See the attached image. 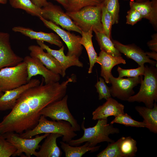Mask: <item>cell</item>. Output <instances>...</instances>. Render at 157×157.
Returning a JSON list of instances; mask_svg holds the SVG:
<instances>
[{"label":"cell","instance_id":"obj_26","mask_svg":"<svg viewBox=\"0 0 157 157\" xmlns=\"http://www.w3.org/2000/svg\"><path fill=\"white\" fill-rule=\"evenodd\" d=\"M94 33L101 50L113 56H121V53L115 47L110 38L108 37L104 33L97 32Z\"/></svg>","mask_w":157,"mask_h":157},{"label":"cell","instance_id":"obj_25","mask_svg":"<svg viewBox=\"0 0 157 157\" xmlns=\"http://www.w3.org/2000/svg\"><path fill=\"white\" fill-rule=\"evenodd\" d=\"M92 30L86 32L82 31V36L80 41V44L85 49L88 56L90 66L88 73L89 74L92 72L93 67L96 63L98 56L92 42Z\"/></svg>","mask_w":157,"mask_h":157},{"label":"cell","instance_id":"obj_37","mask_svg":"<svg viewBox=\"0 0 157 157\" xmlns=\"http://www.w3.org/2000/svg\"><path fill=\"white\" fill-rule=\"evenodd\" d=\"M126 17V24L132 26L143 18L142 16L138 11L132 8H130L128 11Z\"/></svg>","mask_w":157,"mask_h":157},{"label":"cell","instance_id":"obj_17","mask_svg":"<svg viewBox=\"0 0 157 157\" xmlns=\"http://www.w3.org/2000/svg\"><path fill=\"white\" fill-rule=\"evenodd\" d=\"M124 106L111 97L106 100L102 105L98 106L92 113V119H107L109 117H116L124 114Z\"/></svg>","mask_w":157,"mask_h":157},{"label":"cell","instance_id":"obj_2","mask_svg":"<svg viewBox=\"0 0 157 157\" xmlns=\"http://www.w3.org/2000/svg\"><path fill=\"white\" fill-rule=\"evenodd\" d=\"M98 120L94 126L87 128L84 126V120L81 126L84 131L83 136L78 139H72L68 143L71 146H78L84 142H88L90 147H93L101 142H106L109 143L114 142V140L109 138V135L119 133V129L114 127L113 124H108V118Z\"/></svg>","mask_w":157,"mask_h":157},{"label":"cell","instance_id":"obj_35","mask_svg":"<svg viewBox=\"0 0 157 157\" xmlns=\"http://www.w3.org/2000/svg\"><path fill=\"white\" fill-rule=\"evenodd\" d=\"M145 69L144 65L139 66L136 68L131 69H123L118 66L117 69L119 74L118 78H121L124 76L136 77L144 75Z\"/></svg>","mask_w":157,"mask_h":157},{"label":"cell","instance_id":"obj_16","mask_svg":"<svg viewBox=\"0 0 157 157\" xmlns=\"http://www.w3.org/2000/svg\"><path fill=\"white\" fill-rule=\"evenodd\" d=\"M40 83L39 79H31L27 83L17 88L5 91L0 97V110H11L21 95L25 90L38 86Z\"/></svg>","mask_w":157,"mask_h":157},{"label":"cell","instance_id":"obj_28","mask_svg":"<svg viewBox=\"0 0 157 157\" xmlns=\"http://www.w3.org/2000/svg\"><path fill=\"white\" fill-rule=\"evenodd\" d=\"M119 147L122 157H133L138 151L136 141L131 137L118 139Z\"/></svg>","mask_w":157,"mask_h":157},{"label":"cell","instance_id":"obj_22","mask_svg":"<svg viewBox=\"0 0 157 157\" xmlns=\"http://www.w3.org/2000/svg\"><path fill=\"white\" fill-rule=\"evenodd\" d=\"M60 134L50 133L45 139L38 151L35 156L37 157H60L63 154L56 142L58 138L62 137Z\"/></svg>","mask_w":157,"mask_h":157},{"label":"cell","instance_id":"obj_13","mask_svg":"<svg viewBox=\"0 0 157 157\" xmlns=\"http://www.w3.org/2000/svg\"><path fill=\"white\" fill-rule=\"evenodd\" d=\"M24 58L16 54L10 42V35L0 32V70L15 66L23 61Z\"/></svg>","mask_w":157,"mask_h":157},{"label":"cell","instance_id":"obj_15","mask_svg":"<svg viewBox=\"0 0 157 157\" xmlns=\"http://www.w3.org/2000/svg\"><path fill=\"white\" fill-rule=\"evenodd\" d=\"M112 41L115 47L121 53L124 54L127 58L134 60L139 66L148 63L157 67V61L150 59L143 50L135 44L125 45L117 40H113Z\"/></svg>","mask_w":157,"mask_h":157},{"label":"cell","instance_id":"obj_3","mask_svg":"<svg viewBox=\"0 0 157 157\" xmlns=\"http://www.w3.org/2000/svg\"><path fill=\"white\" fill-rule=\"evenodd\" d=\"M75 131L68 122L64 120H49L41 115L37 124L33 129L19 134L20 136L31 138L42 133H57L62 136V141L68 143L77 135Z\"/></svg>","mask_w":157,"mask_h":157},{"label":"cell","instance_id":"obj_5","mask_svg":"<svg viewBox=\"0 0 157 157\" xmlns=\"http://www.w3.org/2000/svg\"><path fill=\"white\" fill-rule=\"evenodd\" d=\"M144 76L139 92L131 96L127 101L143 102L146 107L152 108L154 103L157 101V67L146 65Z\"/></svg>","mask_w":157,"mask_h":157},{"label":"cell","instance_id":"obj_29","mask_svg":"<svg viewBox=\"0 0 157 157\" xmlns=\"http://www.w3.org/2000/svg\"><path fill=\"white\" fill-rule=\"evenodd\" d=\"M104 0H67V11H78L84 7L90 6H97L102 4Z\"/></svg>","mask_w":157,"mask_h":157},{"label":"cell","instance_id":"obj_9","mask_svg":"<svg viewBox=\"0 0 157 157\" xmlns=\"http://www.w3.org/2000/svg\"><path fill=\"white\" fill-rule=\"evenodd\" d=\"M142 76L127 78H115L112 75L110 78L111 86L109 87L111 96L120 100L127 101L135 93L133 88L140 84Z\"/></svg>","mask_w":157,"mask_h":157},{"label":"cell","instance_id":"obj_11","mask_svg":"<svg viewBox=\"0 0 157 157\" xmlns=\"http://www.w3.org/2000/svg\"><path fill=\"white\" fill-rule=\"evenodd\" d=\"M39 18L47 27L56 32L66 44L68 49L67 56L79 57L83 49L82 45L80 43L81 37L66 31L41 16Z\"/></svg>","mask_w":157,"mask_h":157},{"label":"cell","instance_id":"obj_39","mask_svg":"<svg viewBox=\"0 0 157 157\" xmlns=\"http://www.w3.org/2000/svg\"><path fill=\"white\" fill-rule=\"evenodd\" d=\"M38 6L42 8L46 6L48 3L47 0H31Z\"/></svg>","mask_w":157,"mask_h":157},{"label":"cell","instance_id":"obj_40","mask_svg":"<svg viewBox=\"0 0 157 157\" xmlns=\"http://www.w3.org/2000/svg\"><path fill=\"white\" fill-rule=\"evenodd\" d=\"M146 55L150 58H151L157 60V53L156 52L152 51L151 52H145Z\"/></svg>","mask_w":157,"mask_h":157},{"label":"cell","instance_id":"obj_7","mask_svg":"<svg viewBox=\"0 0 157 157\" xmlns=\"http://www.w3.org/2000/svg\"><path fill=\"white\" fill-rule=\"evenodd\" d=\"M68 96L66 94L62 99L55 101L44 108L40 113V115L48 117L53 120L67 121L76 131L81 127L70 112L68 107Z\"/></svg>","mask_w":157,"mask_h":157},{"label":"cell","instance_id":"obj_31","mask_svg":"<svg viewBox=\"0 0 157 157\" xmlns=\"http://www.w3.org/2000/svg\"><path fill=\"white\" fill-rule=\"evenodd\" d=\"M102 4L111 17L113 25L118 23L119 10V0H104Z\"/></svg>","mask_w":157,"mask_h":157},{"label":"cell","instance_id":"obj_20","mask_svg":"<svg viewBox=\"0 0 157 157\" xmlns=\"http://www.w3.org/2000/svg\"><path fill=\"white\" fill-rule=\"evenodd\" d=\"M38 44L43 49L52 56L58 61L66 70L71 66H76L78 67H83V64L80 61L79 57L75 56H68L64 53V47L62 46L59 50H54L50 48L44 42L37 40Z\"/></svg>","mask_w":157,"mask_h":157},{"label":"cell","instance_id":"obj_6","mask_svg":"<svg viewBox=\"0 0 157 157\" xmlns=\"http://www.w3.org/2000/svg\"><path fill=\"white\" fill-rule=\"evenodd\" d=\"M26 65L22 61L13 67L0 70V90L3 92L11 90L27 83Z\"/></svg>","mask_w":157,"mask_h":157},{"label":"cell","instance_id":"obj_38","mask_svg":"<svg viewBox=\"0 0 157 157\" xmlns=\"http://www.w3.org/2000/svg\"><path fill=\"white\" fill-rule=\"evenodd\" d=\"M152 39L147 42L148 46L152 51L157 52V33L151 35Z\"/></svg>","mask_w":157,"mask_h":157},{"label":"cell","instance_id":"obj_18","mask_svg":"<svg viewBox=\"0 0 157 157\" xmlns=\"http://www.w3.org/2000/svg\"><path fill=\"white\" fill-rule=\"evenodd\" d=\"M96 63L101 66V76L103 78L106 83L109 84L113 68L119 64L126 63V60L122 56H113L102 50L97 56Z\"/></svg>","mask_w":157,"mask_h":157},{"label":"cell","instance_id":"obj_33","mask_svg":"<svg viewBox=\"0 0 157 157\" xmlns=\"http://www.w3.org/2000/svg\"><path fill=\"white\" fill-rule=\"evenodd\" d=\"M17 149L8 142L3 134H0V157H9L16 152Z\"/></svg>","mask_w":157,"mask_h":157},{"label":"cell","instance_id":"obj_23","mask_svg":"<svg viewBox=\"0 0 157 157\" xmlns=\"http://www.w3.org/2000/svg\"><path fill=\"white\" fill-rule=\"evenodd\" d=\"M155 102L152 108L146 107L137 106L135 110L143 118V122L146 125V128L150 131L157 133V105Z\"/></svg>","mask_w":157,"mask_h":157},{"label":"cell","instance_id":"obj_4","mask_svg":"<svg viewBox=\"0 0 157 157\" xmlns=\"http://www.w3.org/2000/svg\"><path fill=\"white\" fill-rule=\"evenodd\" d=\"M102 4L88 6L77 11L66 13L81 31L92 30L94 32L104 33L101 22Z\"/></svg>","mask_w":157,"mask_h":157},{"label":"cell","instance_id":"obj_14","mask_svg":"<svg viewBox=\"0 0 157 157\" xmlns=\"http://www.w3.org/2000/svg\"><path fill=\"white\" fill-rule=\"evenodd\" d=\"M28 49L30 56L38 58L49 70L63 77L65 76L66 70L63 66L51 54L44 52L39 46L31 45Z\"/></svg>","mask_w":157,"mask_h":157},{"label":"cell","instance_id":"obj_43","mask_svg":"<svg viewBox=\"0 0 157 157\" xmlns=\"http://www.w3.org/2000/svg\"><path fill=\"white\" fill-rule=\"evenodd\" d=\"M8 0H0V3L5 4L7 2Z\"/></svg>","mask_w":157,"mask_h":157},{"label":"cell","instance_id":"obj_24","mask_svg":"<svg viewBox=\"0 0 157 157\" xmlns=\"http://www.w3.org/2000/svg\"><path fill=\"white\" fill-rule=\"evenodd\" d=\"M60 143L66 157H81L88 151L93 152L98 151L101 146L90 147L88 142H86L84 144L80 146H71L63 141H60Z\"/></svg>","mask_w":157,"mask_h":157},{"label":"cell","instance_id":"obj_12","mask_svg":"<svg viewBox=\"0 0 157 157\" xmlns=\"http://www.w3.org/2000/svg\"><path fill=\"white\" fill-rule=\"evenodd\" d=\"M23 61L26 65L28 82L33 76L38 75L42 76L46 84L59 82L60 80V75L49 70L37 58L26 56Z\"/></svg>","mask_w":157,"mask_h":157},{"label":"cell","instance_id":"obj_42","mask_svg":"<svg viewBox=\"0 0 157 157\" xmlns=\"http://www.w3.org/2000/svg\"><path fill=\"white\" fill-rule=\"evenodd\" d=\"M125 1H133L136 2H142L143 1H147L149 0H123Z\"/></svg>","mask_w":157,"mask_h":157},{"label":"cell","instance_id":"obj_10","mask_svg":"<svg viewBox=\"0 0 157 157\" xmlns=\"http://www.w3.org/2000/svg\"><path fill=\"white\" fill-rule=\"evenodd\" d=\"M42 9V17L45 19L49 20L57 26L60 25L69 31H75L81 34L82 31L81 29L60 6L48 2L47 4Z\"/></svg>","mask_w":157,"mask_h":157},{"label":"cell","instance_id":"obj_21","mask_svg":"<svg viewBox=\"0 0 157 157\" xmlns=\"http://www.w3.org/2000/svg\"><path fill=\"white\" fill-rule=\"evenodd\" d=\"M12 30L15 32L20 33L31 39L46 42L60 48L63 46L59 36L53 33L37 32L30 28L20 26L14 27L13 28Z\"/></svg>","mask_w":157,"mask_h":157},{"label":"cell","instance_id":"obj_30","mask_svg":"<svg viewBox=\"0 0 157 157\" xmlns=\"http://www.w3.org/2000/svg\"><path fill=\"white\" fill-rule=\"evenodd\" d=\"M114 123L122 124L127 126L146 128V125L143 122H140L133 119L126 113L115 117L110 123L111 124Z\"/></svg>","mask_w":157,"mask_h":157},{"label":"cell","instance_id":"obj_27","mask_svg":"<svg viewBox=\"0 0 157 157\" xmlns=\"http://www.w3.org/2000/svg\"><path fill=\"white\" fill-rule=\"evenodd\" d=\"M11 6L15 8L20 9L31 15L39 17L42 16V10L35 4L31 0H9Z\"/></svg>","mask_w":157,"mask_h":157},{"label":"cell","instance_id":"obj_34","mask_svg":"<svg viewBox=\"0 0 157 157\" xmlns=\"http://www.w3.org/2000/svg\"><path fill=\"white\" fill-rule=\"evenodd\" d=\"M101 22L105 34L110 38L111 32L113 25L111 17L105 7L102 4L101 8Z\"/></svg>","mask_w":157,"mask_h":157},{"label":"cell","instance_id":"obj_44","mask_svg":"<svg viewBox=\"0 0 157 157\" xmlns=\"http://www.w3.org/2000/svg\"><path fill=\"white\" fill-rule=\"evenodd\" d=\"M3 92L2 91L0 90V97L3 94Z\"/></svg>","mask_w":157,"mask_h":157},{"label":"cell","instance_id":"obj_19","mask_svg":"<svg viewBox=\"0 0 157 157\" xmlns=\"http://www.w3.org/2000/svg\"><path fill=\"white\" fill-rule=\"evenodd\" d=\"M130 8L138 11L143 18L148 19L154 28L157 29V0H149L142 2L129 1Z\"/></svg>","mask_w":157,"mask_h":157},{"label":"cell","instance_id":"obj_32","mask_svg":"<svg viewBox=\"0 0 157 157\" xmlns=\"http://www.w3.org/2000/svg\"><path fill=\"white\" fill-rule=\"evenodd\" d=\"M97 157H122L119 147L118 140L109 143L106 148L97 155Z\"/></svg>","mask_w":157,"mask_h":157},{"label":"cell","instance_id":"obj_8","mask_svg":"<svg viewBox=\"0 0 157 157\" xmlns=\"http://www.w3.org/2000/svg\"><path fill=\"white\" fill-rule=\"evenodd\" d=\"M49 134L45 133L40 136L37 135L33 138H23L20 136L19 134L13 132L6 133L3 135L17 149L13 156H20L24 153L26 156L30 157L32 155L35 156L36 150L40 147V143Z\"/></svg>","mask_w":157,"mask_h":157},{"label":"cell","instance_id":"obj_1","mask_svg":"<svg viewBox=\"0 0 157 157\" xmlns=\"http://www.w3.org/2000/svg\"><path fill=\"white\" fill-rule=\"evenodd\" d=\"M73 80L69 78L44 85V80L38 85L24 91L10 112L0 122V134L13 132L20 134L34 128L38 124L40 113L50 104L62 99L66 95L68 85Z\"/></svg>","mask_w":157,"mask_h":157},{"label":"cell","instance_id":"obj_36","mask_svg":"<svg viewBox=\"0 0 157 157\" xmlns=\"http://www.w3.org/2000/svg\"><path fill=\"white\" fill-rule=\"evenodd\" d=\"M94 86L97 89V92L99 94V99L101 100L103 99L106 100L111 97L109 87L106 85L104 79L101 77L99 78Z\"/></svg>","mask_w":157,"mask_h":157},{"label":"cell","instance_id":"obj_41","mask_svg":"<svg viewBox=\"0 0 157 157\" xmlns=\"http://www.w3.org/2000/svg\"><path fill=\"white\" fill-rule=\"evenodd\" d=\"M61 4L66 10L67 7V0H55Z\"/></svg>","mask_w":157,"mask_h":157}]
</instances>
